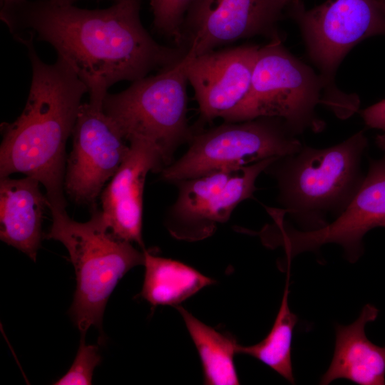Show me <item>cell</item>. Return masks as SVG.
<instances>
[{"mask_svg":"<svg viewBox=\"0 0 385 385\" xmlns=\"http://www.w3.org/2000/svg\"><path fill=\"white\" fill-rule=\"evenodd\" d=\"M140 4L117 0L87 9L48 0H1L0 19L19 43L52 46L86 85L89 101L103 102L113 84L140 79L186 55L153 39L141 22Z\"/></svg>","mask_w":385,"mask_h":385,"instance_id":"1","label":"cell"},{"mask_svg":"<svg viewBox=\"0 0 385 385\" xmlns=\"http://www.w3.org/2000/svg\"><path fill=\"white\" fill-rule=\"evenodd\" d=\"M25 46L31 82L21 114L1 124L0 178L21 173L38 180L46 190L50 211H63L66 145L88 89L62 58L48 64L34 42Z\"/></svg>","mask_w":385,"mask_h":385,"instance_id":"2","label":"cell"},{"mask_svg":"<svg viewBox=\"0 0 385 385\" xmlns=\"http://www.w3.org/2000/svg\"><path fill=\"white\" fill-rule=\"evenodd\" d=\"M368 140L359 131L324 148L302 145L298 151L276 158L265 173L276 180L279 209L268 212L289 215L299 230L327 226L338 217L360 189L366 175L361 160Z\"/></svg>","mask_w":385,"mask_h":385,"instance_id":"3","label":"cell"},{"mask_svg":"<svg viewBox=\"0 0 385 385\" xmlns=\"http://www.w3.org/2000/svg\"><path fill=\"white\" fill-rule=\"evenodd\" d=\"M52 225L44 237L67 249L76 272V289L69 314L81 337L91 327L102 332L107 302L120 279L144 263V252L115 237L101 209L91 208L85 222L75 221L66 210H52Z\"/></svg>","mask_w":385,"mask_h":385,"instance_id":"4","label":"cell"},{"mask_svg":"<svg viewBox=\"0 0 385 385\" xmlns=\"http://www.w3.org/2000/svg\"><path fill=\"white\" fill-rule=\"evenodd\" d=\"M321 103L329 106L320 75L290 53L277 37L260 47L249 91L223 120L278 118L296 135L307 130L319 132L324 124L316 107Z\"/></svg>","mask_w":385,"mask_h":385,"instance_id":"5","label":"cell"},{"mask_svg":"<svg viewBox=\"0 0 385 385\" xmlns=\"http://www.w3.org/2000/svg\"><path fill=\"white\" fill-rule=\"evenodd\" d=\"M187 58L153 76L133 81L118 93H108L106 113L128 140L140 138L153 143L166 166L175 150L193 135L187 120Z\"/></svg>","mask_w":385,"mask_h":385,"instance_id":"6","label":"cell"},{"mask_svg":"<svg viewBox=\"0 0 385 385\" xmlns=\"http://www.w3.org/2000/svg\"><path fill=\"white\" fill-rule=\"evenodd\" d=\"M187 152L161 170L162 178L176 183L209 173L239 168L294 153L302 142L278 118L261 117L223 124L193 135Z\"/></svg>","mask_w":385,"mask_h":385,"instance_id":"7","label":"cell"},{"mask_svg":"<svg viewBox=\"0 0 385 385\" xmlns=\"http://www.w3.org/2000/svg\"><path fill=\"white\" fill-rule=\"evenodd\" d=\"M287 5L309 56L320 71L332 108L344 109L352 99L335 88L334 73L355 45L366 38L385 35V16L377 0H327L309 9L299 0Z\"/></svg>","mask_w":385,"mask_h":385,"instance_id":"8","label":"cell"},{"mask_svg":"<svg viewBox=\"0 0 385 385\" xmlns=\"http://www.w3.org/2000/svg\"><path fill=\"white\" fill-rule=\"evenodd\" d=\"M385 227V155L371 160L369 170L358 192L346 209L327 226L311 231L294 227L284 217L259 234L269 247H282L287 261L304 252H315L326 244L340 245L349 262L354 263L362 255V240L370 230Z\"/></svg>","mask_w":385,"mask_h":385,"instance_id":"9","label":"cell"},{"mask_svg":"<svg viewBox=\"0 0 385 385\" xmlns=\"http://www.w3.org/2000/svg\"><path fill=\"white\" fill-rule=\"evenodd\" d=\"M276 158L176 182L178 195L167 220L170 235L185 241L210 237L238 204L252 196L257 178Z\"/></svg>","mask_w":385,"mask_h":385,"instance_id":"10","label":"cell"},{"mask_svg":"<svg viewBox=\"0 0 385 385\" xmlns=\"http://www.w3.org/2000/svg\"><path fill=\"white\" fill-rule=\"evenodd\" d=\"M71 135L64 190L76 203L91 208L127 156L130 143L104 111L103 102L81 104Z\"/></svg>","mask_w":385,"mask_h":385,"instance_id":"11","label":"cell"},{"mask_svg":"<svg viewBox=\"0 0 385 385\" xmlns=\"http://www.w3.org/2000/svg\"><path fill=\"white\" fill-rule=\"evenodd\" d=\"M284 8L278 0H193L177 46L196 57L246 38L280 37L277 22Z\"/></svg>","mask_w":385,"mask_h":385,"instance_id":"12","label":"cell"},{"mask_svg":"<svg viewBox=\"0 0 385 385\" xmlns=\"http://www.w3.org/2000/svg\"><path fill=\"white\" fill-rule=\"evenodd\" d=\"M260 47L241 45L196 57L185 55L188 81L204 120L223 119L245 99Z\"/></svg>","mask_w":385,"mask_h":385,"instance_id":"13","label":"cell"},{"mask_svg":"<svg viewBox=\"0 0 385 385\" xmlns=\"http://www.w3.org/2000/svg\"><path fill=\"white\" fill-rule=\"evenodd\" d=\"M130 150L100 198L111 232L144 249L142 237L143 195L147 174L166 167L161 152L144 138L129 140Z\"/></svg>","mask_w":385,"mask_h":385,"instance_id":"14","label":"cell"},{"mask_svg":"<svg viewBox=\"0 0 385 385\" xmlns=\"http://www.w3.org/2000/svg\"><path fill=\"white\" fill-rule=\"evenodd\" d=\"M378 314L379 309L367 304L355 322L336 326L333 358L320 384L338 379L359 385L385 384V346L371 342L365 333L366 324L375 321Z\"/></svg>","mask_w":385,"mask_h":385,"instance_id":"15","label":"cell"},{"mask_svg":"<svg viewBox=\"0 0 385 385\" xmlns=\"http://www.w3.org/2000/svg\"><path fill=\"white\" fill-rule=\"evenodd\" d=\"M0 178L1 240L36 262L43 239L46 196L41 192L40 182L32 177Z\"/></svg>","mask_w":385,"mask_h":385,"instance_id":"16","label":"cell"},{"mask_svg":"<svg viewBox=\"0 0 385 385\" xmlns=\"http://www.w3.org/2000/svg\"><path fill=\"white\" fill-rule=\"evenodd\" d=\"M145 275L140 296L153 307L180 303L215 281L181 262L144 250Z\"/></svg>","mask_w":385,"mask_h":385,"instance_id":"17","label":"cell"},{"mask_svg":"<svg viewBox=\"0 0 385 385\" xmlns=\"http://www.w3.org/2000/svg\"><path fill=\"white\" fill-rule=\"evenodd\" d=\"M198 352L204 384H240L234 362L238 343L231 335L221 333L197 319L181 306L176 307Z\"/></svg>","mask_w":385,"mask_h":385,"instance_id":"18","label":"cell"},{"mask_svg":"<svg viewBox=\"0 0 385 385\" xmlns=\"http://www.w3.org/2000/svg\"><path fill=\"white\" fill-rule=\"evenodd\" d=\"M288 294L289 276L279 311L270 332L265 339L254 345L238 344L237 353L255 358L293 384L292 342L298 318L289 309Z\"/></svg>","mask_w":385,"mask_h":385,"instance_id":"19","label":"cell"},{"mask_svg":"<svg viewBox=\"0 0 385 385\" xmlns=\"http://www.w3.org/2000/svg\"><path fill=\"white\" fill-rule=\"evenodd\" d=\"M193 0H150L155 30L178 46L186 13Z\"/></svg>","mask_w":385,"mask_h":385,"instance_id":"20","label":"cell"},{"mask_svg":"<svg viewBox=\"0 0 385 385\" xmlns=\"http://www.w3.org/2000/svg\"><path fill=\"white\" fill-rule=\"evenodd\" d=\"M101 361V356L98 346L86 344L84 337H81L80 346L71 366L53 384H91L94 369L100 364Z\"/></svg>","mask_w":385,"mask_h":385,"instance_id":"21","label":"cell"},{"mask_svg":"<svg viewBox=\"0 0 385 385\" xmlns=\"http://www.w3.org/2000/svg\"><path fill=\"white\" fill-rule=\"evenodd\" d=\"M361 116L369 127L385 130V99L363 110Z\"/></svg>","mask_w":385,"mask_h":385,"instance_id":"22","label":"cell"},{"mask_svg":"<svg viewBox=\"0 0 385 385\" xmlns=\"http://www.w3.org/2000/svg\"><path fill=\"white\" fill-rule=\"evenodd\" d=\"M376 143L381 149L385 151V134L378 135L376 137Z\"/></svg>","mask_w":385,"mask_h":385,"instance_id":"23","label":"cell"},{"mask_svg":"<svg viewBox=\"0 0 385 385\" xmlns=\"http://www.w3.org/2000/svg\"><path fill=\"white\" fill-rule=\"evenodd\" d=\"M48 1H51L56 2V3H60V4H73L76 1H79V0H48ZM117 1V0H113V1Z\"/></svg>","mask_w":385,"mask_h":385,"instance_id":"24","label":"cell"},{"mask_svg":"<svg viewBox=\"0 0 385 385\" xmlns=\"http://www.w3.org/2000/svg\"><path fill=\"white\" fill-rule=\"evenodd\" d=\"M377 2L385 16V0H377Z\"/></svg>","mask_w":385,"mask_h":385,"instance_id":"25","label":"cell"},{"mask_svg":"<svg viewBox=\"0 0 385 385\" xmlns=\"http://www.w3.org/2000/svg\"><path fill=\"white\" fill-rule=\"evenodd\" d=\"M279 3L284 7L287 6L292 0H278Z\"/></svg>","mask_w":385,"mask_h":385,"instance_id":"26","label":"cell"}]
</instances>
